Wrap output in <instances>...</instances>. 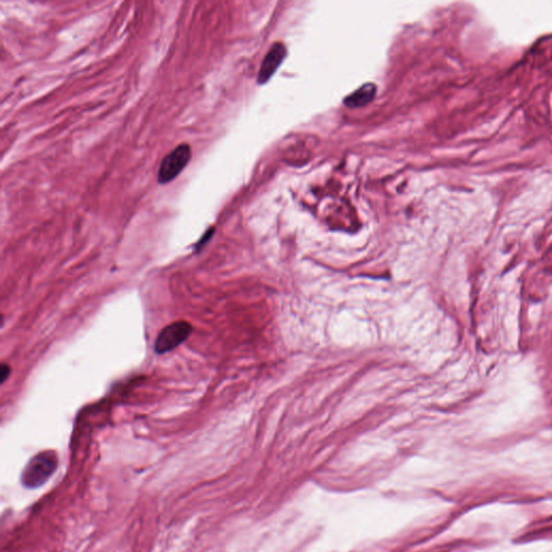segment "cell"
I'll return each instance as SVG.
<instances>
[{"instance_id": "cell-1", "label": "cell", "mask_w": 552, "mask_h": 552, "mask_svg": "<svg viewBox=\"0 0 552 552\" xmlns=\"http://www.w3.org/2000/svg\"><path fill=\"white\" fill-rule=\"evenodd\" d=\"M58 455L53 451H43L28 461L22 472L24 487L39 488L46 483L58 468Z\"/></svg>"}, {"instance_id": "cell-2", "label": "cell", "mask_w": 552, "mask_h": 552, "mask_svg": "<svg viewBox=\"0 0 552 552\" xmlns=\"http://www.w3.org/2000/svg\"><path fill=\"white\" fill-rule=\"evenodd\" d=\"M192 148L187 143L175 147L169 154L164 156L160 164L156 180L159 184H167L173 182L191 161Z\"/></svg>"}, {"instance_id": "cell-3", "label": "cell", "mask_w": 552, "mask_h": 552, "mask_svg": "<svg viewBox=\"0 0 552 552\" xmlns=\"http://www.w3.org/2000/svg\"><path fill=\"white\" fill-rule=\"evenodd\" d=\"M191 324L184 320H178L162 329L154 344V350L158 354L169 353L178 348L191 335Z\"/></svg>"}, {"instance_id": "cell-4", "label": "cell", "mask_w": 552, "mask_h": 552, "mask_svg": "<svg viewBox=\"0 0 552 552\" xmlns=\"http://www.w3.org/2000/svg\"><path fill=\"white\" fill-rule=\"evenodd\" d=\"M287 56V49L282 43H276L271 47L267 56L263 58L258 73V84H265L270 80L271 77L278 71L280 64Z\"/></svg>"}, {"instance_id": "cell-5", "label": "cell", "mask_w": 552, "mask_h": 552, "mask_svg": "<svg viewBox=\"0 0 552 552\" xmlns=\"http://www.w3.org/2000/svg\"><path fill=\"white\" fill-rule=\"evenodd\" d=\"M376 94V86L374 84H363L361 88H357L353 93L346 96L344 99V105L350 108H357L368 105L374 101Z\"/></svg>"}, {"instance_id": "cell-6", "label": "cell", "mask_w": 552, "mask_h": 552, "mask_svg": "<svg viewBox=\"0 0 552 552\" xmlns=\"http://www.w3.org/2000/svg\"><path fill=\"white\" fill-rule=\"evenodd\" d=\"M11 374V368L10 365H7V363H3L1 365V369H0V376H1V383H5V380L10 376Z\"/></svg>"}, {"instance_id": "cell-7", "label": "cell", "mask_w": 552, "mask_h": 552, "mask_svg": "<svg viewBox=\"0 0 552 552\" xmlns=\"http://www.w3.org/2000/svg\"><path fill=\"white\" fill-rule=\"evenodd\" d=\"M213 233H214V229H213V228H211V229L208 230V231H206V232H205V235H203L202 239L200 240V242L197 243V248H202L203 245H204L205 243H206L207 241L210 240L211 237H212Z\"/></svg>"}]
</instances>
